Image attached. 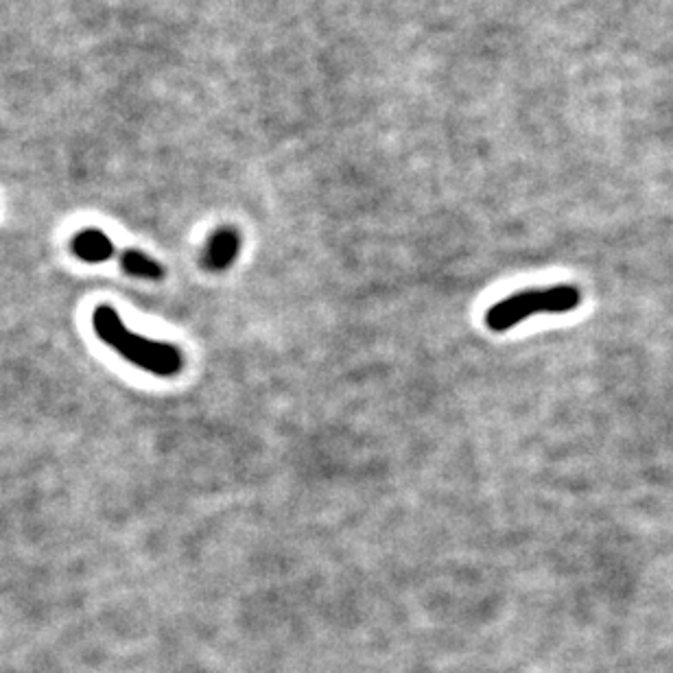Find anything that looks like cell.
Wrapping results in <instances>:
<instances>
[{
  "label": "cell",
  "mask_w": 673,
  "mask_h": 673,
  "mask_svg": "<svg viewBox=\"0 0 673 673\" xmlns=\"http://www.w3.org/2000/svg\"><path fill=\"white\" fill-rule=\"evenodd\" d=\"M70 250H73V254L79 258V261L94 263V265L110 261L116 252L114 243L108 239V236L94 228L81 230L73 239V243H70Z\"/></svg>",
  "instance_id": "obj_4"
},
{
  "label": "cell",
  "mask_w": 673,
  "mask_h": 673,
  "mask_svg": "<svg viewBox=\"0 0 673 673\" xmlns=\"http://www.w3.org/2000/svg\"><path fill=\"white\" fill-rule=\"evenodd\" d=\"M241 250V236L234 228H219L210 236L204 250V267L208 271H226Z\"/></svg>",
  "instance_id": "obj_3"
},
{
  "label": "cell",
  "mask_w": 673,
  "mask_h": 673,
  "mask_svg": "<svg viewBox=\"0 0 673 673\" xmlns=\"http://www.w3.org/2000/svg\"><path fill=\"white\" fill-rule=\"evenodd\" d=\"M121 265H123L125 274L134 276V278H143V280L164 278V267L140 250H125L121 254Z\"/></svg>",
  "instance_id": "obj_5"
},
{
  "label": "cell",
  "mask_w": 673,
  "mask_h": 673,
  "mask_svg": "<svg viewBox=\"0 0 673 673\" xmlns=\"http://www.w3.org/2000/svg\"><path fill=\"white\" fill-rule=\"evenodd\" d=\"M582 302V291L575 285H556L545 289H529L514 293L494 304L486 315V324L494 333H505L531 315L569 313Z\"/></svg>",
  "instance_id": "obj_2"
},
{
  "label": "cell",
  "mask_w": 673,
  "mask_h": 673,
  "mask_svg": "<svg viewBox=\"0 0 673 673\" xmlns=\"http://www.w3.org/2000/svg\"><path fill=\"white\" fill-rule=\"evenodd\" d=\"M92 328L105 346L116 350L123 359L134 363L140 370L171 379L184 368V354L180 348L129 330L121 320V315L110 304H101L94 309Z\"/></svg>",
  "instance_id": "obj_1"
}]
</instances>
